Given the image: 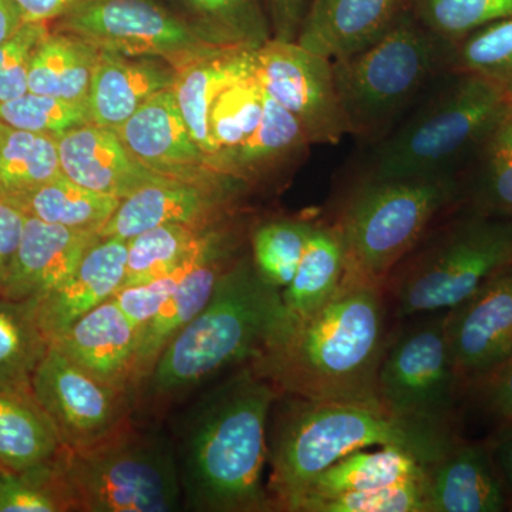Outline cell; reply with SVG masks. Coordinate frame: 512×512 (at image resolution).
Here are the masks:
<instances>
[{
	"label": "cell",
	"instance_id": "cell-1",
	"mask_svg": "<svg viewBox=\"0 0 512 512\" xmlns=\"http://www.w3.org/2000/svg\"><path fill=\"white\" fill-rule=\"evenodd\" d=\"M383 286L343 275L311 315L289 320L249 363L279 393L316 402H377V375L389 346Z\"/></svg>",
	"mask_w": 512,
	"mask_h": 512
},
{
	"label": "cell",
	"instance_id": "cell-2",
	"mask_svg": "<svg viewBox=\"0 0 512 512\" xmlns=\"http://www.w3.org/2000/svg\"><path fill=\"white\" fill-rule=\"evenodd\" d=\"M279 394L249 365L198 404L184 436L183 463H178L190 510H274L262 476L269 456V414Z\"/></svg>",
	"mask_w": 512,
	"mask_h": 512
},
{
	"label": "cell",
	"instance_id": "cell-3",
	"mask_svg": "<svg viewBox=\"0 0 512 512\" xmlns=\"http://www.w3.org/2000/svg\"><path fill=\"white\" fill-rule=\"evenodd\" d=\"M284 404L268 456L274 510L292 511L320 473L355 451L399 447L431 464L460 440L457 430L399 419L377 402H316L292 396Z\"/></svg>",
	"mask_w": 512,
	"mask_h": 512
},
{
	"label": "cell",
	"instance_id": "cell-4",
	"mask_svg": "<svg viewBox=\"0 0 512 512\" xmlns=\"http://www.w3.org/2000/svg\"><path fill=\"white\" fill-rule=\"evenodd\" d=\"M286 322L281 289L266 284L252 259L238 258L138 390L154 403L180 397L221 370L254 362Z\"/></svg>",
	"mask_w": 512,
	"mask_h": 512
},
{
	"label": "cell",
	"instance_id": "cell-5",
	"mask_svg": "<svg viewBox=\"0 0 512 512\" xmlns=\"http://www.w3.org/2000/svg\"><path fill=\"white\" fill-rule=\"evenodd\" d=\"M463 204L460 173L431 177H365L333 217L345 248V274L383 286L434 222Z\"/></svg>",
	"mask_w": 512,
	"mask_h": 512
},
{
	"label": "cell",
	"instance_id": "cell-6",
	"mask_svg": "<svg viewBox=\"0 0 512 512\" xmlns=\"http://www.w3.org/2000/svg\"><path fill=\"white\" fill-rule=\"evenodd\" d=\"M376 144L367 174L431 177L460 173L512 107L507 94L471 73H444L440 86Z\"/></svg>",
	"mask_w": 512,
	"mask_h": 512
},
{
	"label": "cell",
	"instance_id": "cell-7",
	"mask_svg": "<svg viewBox=\"0 0 512 512\" xmlns=\"http://www.w3.org/2000/svg\"><path fill=\"white\" fill-rule=\"evenodd\" d=\"M448 43L404 16L376 43L333 60V80L348 134L377 144L421 93L447 70Z\"/></svg>",
	"mask_w": 512,
	"mask_h": 512
},
{
	"label": "cell",
	"instance_id": "cell-8",
	"mask_svg": "<svg viewBox=\"0 0 512 512\" xmlns=\"http://www.w3.org/2000/svg\"><path fill=\"white\" fill-rule=\"evenodd\" d=\"M461 208L431 228L384 282L399 318L446 312L512 264V218Z\"/></svg>",
	"mask_w": 512,
	"mask_h": 512
},
{
	"label": "cell",
	"instance_id": "cell-9",
	"mask_svg": "<svg viewBox=\"0 0 512 512\" xmlns=\"http://www.w3.org/2000/svg\"><path fill=\"white\" fill-rule=\"evenodd\" d=\"M60 471L73 511L167 512L180 507V466L170 440L128 427L64 450Z\"/></svg>",
	"mask_w": 512,
	"mask_h": 512
},
{
	"label": "cell",
	"instance_id": "cell-10",
	"mask_svg": "<svg viewBox=\"0 0 512 512\" xmlns=\"http://www.w3.org/2000/svg\"><path fill=\"white\" fill-rule=\"evenodd\" d=\"M464 393L448 352L444 312L433 313L390 339L377 375V400L399 419L457 430Z\"/></svg>",
	"mask_w": 512,
	"mask_h": 512
},
{
	"label": "cell",
	"instance_id": "cell-11",
	"mask_svg": "<svg viewBox=\"0 0 512 512\" xmlns=\"http://www.w3.org/2000/svg\"><path fill=\"white\" fill-rule=\"evenodd\" d=\"M55 32L70 33L106 52L156 57L177 72L229 50L208 42L156 0H84L55 20Z\"/></svg>",
	"mask_w": 512,
	"mask_h": 512
},
{
	"label": "cell",
	"instance_id": "cell-12",
	"mask_svg": "<svg viewBox=\"0 0 512 512\" xmlns=\"http://www.w3.org/2000/svg\"><path fill=\"white\" fill-rule=\"evenodd\" d=\"M33 397L67 450L90 447L127 426L134 394L101 382L50 346L37 367Z\"/></svg>",
	"mask_w": 512,
	"mask_h": 512
},
{
	"label": "cell",
	"instance_id": "cell-13",
	"mask_svg": "<svg viewBox=\"0 0 512 512\" xmlns=\"http://www.w3.org/2000/svg\"><path fill=\"white\" fill-rule=\"evenodd\" d=\"M255 74L266 93L298 120L311 144H338L348 134L332 62L296 42L269 39L256 49Z\"/></svg>",
	"mask_w": 512,
	"mask_h": 512
},
{
	"label": "cell",
	"instance_id": "cell-14",
	"mask_svg": "<svg viewBox=\"0 0 512 512\" xmlns=\"http://www.w3.org/2000/svg\"><path fill=\"white\" fill-rule=\"evenodd\" d=\"M444 333L466 393L512 353V264L444 312Z\"/></svg>",
	"mask_w": 512,
	"mask_h": 512
},
{
	"label": "cell",
	"instance_id": "cell-15",
	"mask_svg": "<svg viewBox=\"0 0 512 512\" xmlns=\"http://www.w3.org/2000/svg\"><path fill=\"white\" fill-rule=\"evenodd\" d=\"M242 185L234 178L210 183L164 178L144 185L121 200L119 208L101 228L100 238L128 241L165 224L210 227L231 217Z\"/></svg>",
	"mask_w": 512,
	"mask_h": 512
},
{
	"label": "cell",
	"instance_id": "cell-16",
	"mask_svg": "<svg viewBox=\"0 0 512 512\" xmlns=\"http://www.w3.org/2000/svg\"><path fill=\"white\" fill-rule=\"evenodd\" d=\"M116 133L128 151L160 177L188 183L231 178L218 173L192 140L173 87L151 97Z\"/></svg>",
	"mask_w": 512,
	"mask_h": 512
},
{
	"label": "cell",
	"instance_id": "cell-17",
	"mask_svg": "<svg viewBox=\"0 0 512 512\" xmlns=\"http://www.w3.org/2000/svg\"><path fill=\"white\" fill-rule=\"evenodd\" d=\"M99 239L97 232L49 224L26 215L18 251L0 298L40 301L74 274Z\"/></svg>",
	"mask_w": 512,
	"mask_h": 512
},
{
	"label": "cell",
	"instance_id": "cell-18",
	"mask_svg": "<svg viewBox=\"0 0 512 512\" xmlns=\"http://www.w3.org/2000/svg\"><path fill=\"white\" fill-rule=\"evenodd\" d=\"M413 0H311L296 43L333 60L355 55L412 12Z\"/></svg>",
	"mask_w": 512,
	"mask_h": 512
},
{
	"label": "cell",
	"instance_id": "cell-19",
	"mask_svg": "<svg viewBox=\"0 0 512 512\" xmlns=\"http://www.w3.org/2000/svg\"><path fill=\"white\" fill-rule=\"evenodd\" d=\"M427 512H501L508 510V493L487 441L458 440L427 466Z\"/></svg>",
	"mask_w": 512,
	"mask_h": 512
},
{
	"label": "cell",
	"instance_id": "cell-20",
	"mask_svg": "<svg viewBox=\"0 0 512 512\" xmlns=\"http://www.w3.org/2000/svg\"><path fill=\"white\" fill-rule=\"evenodd\" d=\"M62 174L87 190L124 200L144 185L164 180L151 173L110 128L86 123L57 137Z\"/></svg>",
	"mask_w": 512,
	"mask_h": 512
},
{
	"label": "cell",
	"instance_id": "cell-21",
	"mask_svg": "<svg viewBox=\"0 0 512 512\" xmlns=\"http://www.w3.org/2000/svg\"><path fill=\"white\" fill-rule=\"evenodd\" d=\"M138 336L140 328L111 298L76 320L50 346L101 382L133 393L131 373Z\"/></svg>",
	"mask_w": 512,
	"mask_h": 512
},
{
	"label": "cell",
	"instance_id": "cell-22",
	"mask_svg": "<svg viewBox=\"0 0 512 512\" xmlns=\"http://www.w3.org/2000/svg\"><path fill=\"white\" fill-rule=\"evenodd\" d=\"M127 239L100 238L74 274L36 302L37 320L52 343L76 320L120 291L126 278Z\"/></svg>",
	"mask_w": 512,
	"mask_h": 512
},
{
	"label": "cell",
	"instance_id": "cell-23",
	"mask_svg": "<svg viewBox=\"0 0 512 512\" xmlns=\"http://www.w3.org/2000/svg\"><path fill=\"white\" fill-rule=\"evenodd\" d=\"M177 70L156 57L100 50L90 84V123L117 131L151 97L173 87Z\"/></svg>",
	"mask_w": 512,
	"mask_h": 512
},
{
	"label": "cell",
	"instance_id": "cell-24",
	"mask_svg": "<svg viewBox=\"0 0 512 512\" xmlns=\"http://www.w3.org/2000/svg\"><path fill=\"white\" fill-rule=\"evenodd\" d=\"M237 259L235 254L220 255L195 266L170 299L141 328L131 373L134 394L153 372L168 343L207 305L222 275Z\"/></svg>",
	"mask_w": 512,
	"mask_h": 512
},
{
	"label": "cell",
	"instance_id": "cell-25",
	"mask_svg": "<svg viewBox=\"0 0 512 512\" xmlns=\"http://www.w3.org/2000/svg\"><path fill=\"white\" fill-rule=\"evenodd\" d=\"M427 466L419 457L399 447H376V450L355 451L320 473L292 508L313 498L377 490L390 485L420 481L426 478Z\"/></svg>",
	"mask_w": 512,
	"mask_h": 512
},
{
	"label": "cell",
	"instance_id": "cell-26",
	"mask_svg": "<svg viewBox=\"0 0 512 512\" xmlns=\"http://www.w3.org/2000/svg\"><path fill=\"white\" fill-rule=\"evenodd\" d=\"M309 146L298 120L265 92L261 123L228 158L224 173L239 183H254L279 168L298 163L308 154Z\"/></svg>",
	"mask_w": 512,
	"mask_h": 512
},
{
	"label": "cell",
	"instance_id": "cell-27",
	"mask_svg": "<svg viewBox=\"0 0 512 512\" xmlns=\"http://www.w3.org/2000/svg\"><path fill=\"white\" fill-rule=\"evenodd\" d=\"M66 447L35 397L0 392V470H35L56 463Z\"/></svg>",
	"mask_w": 512,
	"mask_h": 512
},
{
	"label": "cell",
	"instance_id": "cell-28",
	"mask_svg": "<svg viewBox=\"0 0 512 512\" xmlns=\"http://www.w3.org/2000/svg\"><path fill=\"white\" fill-rule=\"evenodd\" d=\"M255 52L256 50L249 49L227 50L191 64L177 73L173 90L178 107L190 130L192 140L210 160L208 114L212 103L229 84L254 73Z\"/></svg>",
	"mask_w": 512,
	"mask_h": 512
},
{
	"label": "cell",
	"instance_id": "cell-29",
	"mask_svg": "<svg viewBox=\"0 0 512 512\" xmlns=\"http://www.w3.org/2000/svg\"><path fill=\"white\" fill-rule=\"evenodd\" d=\"M99 53L97 47L70 33H47L30 60L29 92L87 107Z\"/></svg>",
	"mask_w": 512,
	"mask_h": 512
},
{
	"label": "cell",
	"instance_id": "cell-30",
	"mask_svg": "<svg viewBox=\"0 0 512 512\" xmlns=\"http://www.w3.org/2000/svg\"><path fill=\"white\" fill-rule=\"evenodd\" d=\"M345 275V248L332 221H315L295 276L282 292L289 320L311 315L335 295Z\"/></svg>",
	"mask_w": 512,
	"mask_h": 512
},
{
	"label": "cell",
	"instance_id": "cell-31",
	"mask_svg": "<svg viewBox=\"0 0 512 512\" xmlns=\"http://www.w3.org/2000/svg\"><path fill=\"white\" fill-rule=\"evenodd\" d=\"M228 220L210 227L165 224L128 239L126 278L121 288L170 274L228 231L231 225H224Z\"/></svg>",
	"mask_w": 512,
	"mask_h": 512
},
{
	"label": "cell",
	"instance_id": "cell-32",
	"mask_svg": "<svg viewBox=\"0 0 512 512\" xmlns=\"http://www.w3.org/2000/svg\"><path fill=\"white\" fill-rule=\"evenodd\" d=\"M5 197L29 217L97 234L121 202L119 198L87 190L63 174L32 190Z\"/></svg>",
	"mask_w": 512,
	"mask_h": 512
},
{
	"label": "cell",
	"instance_id": "cell-33",
	"mask_svg": "<svg viewBox=\"0 0 512 512\" xmlns=\"http://www.w3.org/2000/svg\"><path fill=\"white\" fill-rule=\"evenodd\" d=\"M49 348L36 302L0 298V392L33 397V376Z\"/></svg>",
	"mask_w": 512,
	"mask_h": 512
},
{
	"label": "cell",
	"instance_id": "cell-34",
	"mask_svg": "<svg viewBox=\"0 0 512 512\" xmlns=\"http://www.w3.org/2000/svg\"><path fill=\"white\" fill-rule=\"evenodd\" d=\"M265 107V90L254 73L229 84L212 103L208 114V137L215 170L225 175L231 154L255 133ZM228 177V175H227Z\"/></svg>",
	"mask_w": 512,
	"mask_h": 512
},
{
	"label": "cell",
	"instance_id": "cell-35",
	"mask_svg": "<svg viewBox=\"0 0 512 512\" xmlns=\"http://www.w3.org/2000/svg\"><path fill=\"white\" fill-rule=\"evenodd\" d=\"M191 25L222 49L256 50L272 39L259 0H183Z\"/></svg>",
	"mask_w": 512,
	"mask_h": 512
},
{
	"label": "cell",
	"instance_id": "cell-36",
	"mask_svg": "<svg viewBox=\"0 0 512 512\" xmlns=\"http://www.w3.org/2000/svg\"><path fill=\"white\" fill-rule=\"evenodd\" d=\"M473 181L463 185V204L471 210L512 218V107L476 154Z\"/></svg>",
	"mask_w": 512,
	"mask_h": 512
},
{
	"label": "cell",
	"instance_id": "cell-37",
	"mask_svg": "<svg viewBox=\"0 0 512 512\" xmlns=\"http://www.w3.org/2000/svg\"><path fill=\"white\" fill-rule=\"evenodd\" d=\"M60 174L57 137L0 123V185L5 195L32 190Z\"/></svg>",
	"mask_w": 512,
	"mask_h": 512
},
{
	"label": "cell",
	"instance_id": "cell-38",
	"mask_svg": "<svg viewBox=\"0 0 512 512\" xmlns=\"http://www.w3.org/2000/svg\"><path fill=\"white\" fill-rule=\"evenodd\" d=\"M471 73L497 84L512 103V18L448 45L446 73Z\"/></svg>",
	"mask_w": 512,
	"mask_h": 512
},
{
	"label": "cell",
	"instance_id": "cell-39",
	"mask_svg": "<svg viewBox=\"0 0 512 512\" xmlns=\"http://www.w3.org/2000/svg\"><path fill=\"white\" fill-rule=\"evenodd\" d=\"M315 221L276 218L262 222L251 237L252 262L258 275L276 289H285L295 276Z\"/></svg>",
	"mask_w": 512,
	"mask_h": 512
},
{
	"label": "cell",
	"instance_id": "cell-40",
	"mask_svg": "<svg viewBox=\"0 0 512 512\" xmlns=\"http://www.w3.org/2000/svg\"><path fill=\"white\" fill-rule=\"evenodd\" d=\"M238 237L237 229L229 228L220 238L215 239L208 247L191 256L188 261L178 266L170 274L144 282V284L121 288L120 291L114 293V301L119 305L121 311L126 313L127 318L141 330L148 320L156 315L158 309L170 299L175 289L180 286L185 276L190 274L195 266L215 258V256L235 254L238 248Z\"/></svg>",
	"mask_w": 512,
	"mask_h": 512
},
{
	"label": "cell",
	"instance_id": "cell-41",
	"mask_svg": "<svg viewBox=\"0 0 512 512\" xmlns=\"http://www.w3.org/2000/svg\"><path fill=\"white\" fill-rule=\"evenodd\" d=\"M412 13L448 45L476 30L512 18V0H413Z\"/></svg>",
	"mask_w": 512,
	"mask_h": 512
},
{
	"label": "cell",
	"instance_id": "cell-42",
	"mask_svg": "<svg viewBox=\"0 0 512 512\" xmlns=\"http://www.w3.org/2000/svg\"><path fill=\"white\" fill-rule=\"evenodd\" d=\"M59 460L20 473L0 470V512L73 511Z\"/></svg>",
	"mask_w": 512,
	"mask_h": 512
},
{
	"label": "cell",
	"instance_id": "cell-43",
	"mask_svg": "<svg viewBox=\"0 0 512 512\" xmlns=\"http://www.w3.org/2000/svg\"><path fill=\"white\" fill-rule=\"evenodd\" d=\"M0 123L59 137L74 127L90 123L89 110L72 101L28 92L0 103Z\"/></svg>",
	"mask_w": 512,
	"mask_h": 512
},
{
	"label": "cell",
	"instance_id": "cell-44",
	"mask_svg": "<svg viewBox=\"0 0 512 512\" xmlns=\"http://www.w3.org/2000/svg\"><path fill=\"white\" fill-rule=\"evenodd\" d=\"M424 480L313 498L298 512H427Z\"/></svg>",
	"mask_w": 512,
	"mask_h": 512
},
{
	"label": "cell",
	"instance_id": "cell-45",
	"mask_svg": "<svg viewBox=\"0 0 512 512\" xmlns=\"http://www.w3.org/2000/svg\"><path fill=\"white\" fill-rule=\"evenodd\" d=\"M47 33V23H23L15 35L0 43V103L29 92L30 60Z\"/></svg>",
	"mask_w": 512,
	"mask_h": 512
},
{
	"label": "cell",
	"instance_id": "cell-46",
	"mask_svg": "<svg viewBox=\"0 0 512 512\" xmlns=\"http://www.w3.org/2000/svg\"><path fill=\"white\" fill-rule=\"evenodd\" d=\"M473 397L474 402L488 416L500 423H512V353L501 365L491 370L488 375L481 377L471 384L466 394Z\"/></svg>",
	"mask_w": 512,
	"mask_h": 512
},
{
	"label": "cell",
	"instance_id": "cell-47",
	"mask_svg": "<svg viewBox=\"0 0 512 512\" xmlns=\"http://www.w3.org/2000/svg\"><path fill=\"white\" fill-rule=\"evenodd\" d=\"M26 214L8 198H0V295L8 279L10 265L18 251Z\"/></svg>",
	"mask_w": 512,
	"mask_h": 512
},
{
	"label": "cell",
	"instance_id": "cell-48",
	"mask_svg": "<svg viewBox=\"0 0 512 512\" xmlns=\"http://www.w3.org/2000/svg\"><path fill=\"white\" fill-rule=\"evenodd\" d=\"M311 0H266L272 39L296 42Z\"/></svg>",
	"mask_w": 512,
	"mask_h": 512
},
{
	"label": "cell",
	"instance_id": "cell-49",
	"mask_svg": "<svg viewBox=\"0 0 512 512\" xmlns=\"http://www.w3.org/2000/svg\"><path fill=\"white\" fill-rule=\"evenodd\" d=\"M84 0H15L25 23H49L62 18Z\"/></svg>",
	"mask_w": 512,
	"mask_h": 512
},
{
	"label": "cell",
	"instance_id": "cell-50",
	"mask_svg": "<svg viewBox=\"0 0 512 512\" xmlns=\"http://www.w3.org/2000/svg\"><path fill=\"white\" fill-rule=\"evenodd\" d=\"M487 444L512 497V424L498 427L497 433Z\"/></svg>",
	"mask_w": 512,
	"mask_h": 512
},
{
	"label": "cell",
	"instance_id": "cell-51",
	"mask_svg": "<svg viewBox=\"0 0 512 512\" xmlns=\"http://www.w3.org/2000/svg\"><path fill=\"white\" fill-rule=\"evenodd\" d=\"M23 23L22 13L15 0H0V43L15 35Z\"/></svg>",
	"mask_w": 512,
	"mask_h": 512
},
{
	"label": "cell",
	"instance_id": "cell-52",
	"mask_svg": "<svg viewBox=\"0 0 512 512\" xmlns=\"http://www.w3.org/2000/svg\"><path fill=\"white\" fill-rule=\"evenodd\" d=\"M5 197V191H3L2 185H0V198Z\"/></svg>",
	"mask_w": 512,
	"mask_h": 512
},
{
	"label": "cell",
	"instance_id": "cell-53",
	"mask_svg": "<svg viewBox=\"0 0 512 512\" xmlns=\"http://www.w3.org/2000/svg\"><path fill=\"white\" fill-rule=\"evenodd\" d=\"M508 510L512 511V497H511V500H510V504H508Z\"/></svg>",
	"mask_w": 512,
	"mask_h": 512
},
{
	"label": "cell",
	"instance_id": "cell-54",
	"mask_svg": "<svg viewBox=\"0 0 512 512\" xmlns=\"http://www.w3.org/2000/svg\"><path fill=\"white\" fill-rule=\"evenodd\" d=\"M511 424H512V423H511ZM504 426H505V424H504Z\"/></svg>",
	"mask_w": 512,
	"mask_h": 512
}]
</instances>
